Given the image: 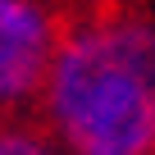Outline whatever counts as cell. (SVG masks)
Here are the masks:
<instances>
[{
    "mask_svg": "<svg viewBox=\"0 0 155 155\" xmlns=\"http://www.w3.org/2000/svg\"><path fill=\"white\" fill-rule=\"evenodd\" d=\"M46 119L73 155H155V28L91 18L59 37Z\"/></svg>",
    "mask_w": 155,
    "mask_h": 155,
    "instance_id": "obj_1",
    "label": "cell"
},
{
    "mask_svg": "<svg viewBox=\"0 0 155 155\" xmlns=\"http://www.w3.org/2000/svg\"><path fill=\"white\" fill-rule=\"evenodd\" d=\"M0 155H55V150H50L46 137L14 128V132H0Z\"/></svg>",
    "mask_w": 155,
    "mask_h": 155,
    "instance_id": "obj_3",
    "label": "cell"
},
{
    "mask_svg": "<svg viewBox=\"0 0 155 155\" xmlns=\"http://www.w3.org/2000/svg\"><path fill=\"white\" fill-rule=\"evenodd\" d=\"M59 50V18L46 0H0V110H14L46 87Z\"/></svg>",
    "mask_w": 155,
    "mask_h": 155,
    "instance_id": "obj_2",
    "label": "cell"
}]
</instances>
